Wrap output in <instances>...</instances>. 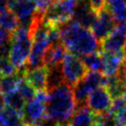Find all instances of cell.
Wrapping results in <instances>:
<instances>
[{
  "instance_id": "obj_12",
  "label": "cell",
  "mask_w": 126,
  "mask_h": 126,
  "mask_svg": "<svg viewBox=\"0 0 126 126\" xmlns=\"http://www.w3.org/2000/svg\"><path fill=\"white\" fill-rule=\"evenodd\" d=\"M62 42L49 46L44 56V66L47 69L62 65L63 60L68 52Z\"/></svg>"
},
{
  "instance_id": "obj_10",
  "label": "cell",
  "mask_w": 126,
  "mask_h": 126,
  "mask_svg": "<svg viewBox=\"0 0 126 126\" xmlns=\"http://www.w3.org/2000/svg\"><path fill=\"white\" fill-rule=\"evenodd\" d=\"M96 19L97 14L93 11L86 0H81V2H78L72 20L77 21L83 27L91 29Z\"/></svg>"
},
{
  "instance_id": "obj_11",
  "label": "cell",
  "mask_w": 126,
  "mask_h": 126,
  "mask_svg": "<svg viewBox=\"0 0 126 126\" xmlns=\"http://www.w3.org/2000/svg\"><path fill=\"white\" fill-rule=\"evenodd\" d=\"M126 47V37L115 28L112 33L101 42V51L114 54H123Z\"/></svg>"
},
{
  "instance_id": "obj_20",
  "label": "cell",
  "mask_w": 126,
  "mask_h": 126,
  "mask_svg": "<svg viewBox=\"0 0 126 126\" xmlns=\"http://www.w3.org/2000/svg\"><path fill=\"white\" fill-rule=\"evenodd\" d=\"M13 33L0 27V58H9L11 49Z\"/></svg>"
},
{
  "instance_id": "obj_24",
  "label": "cell",
  "mask_w": 126,
  "mask_h": 126,
  "mask_svg": "<svg viewBox=\"0 0 126 126\" xmlns=\"http://www.w3.org/2000/svg\"><path fill=\"white\" fill-rule=\"evenodd\" d=\"M117 126H126V104L117 114L114 115Z\"/></svg>"
},
{
  "instance_id": "obj_7",
  "label": "cell",
  "mask_w": 126,
  "mask_h": 126,
  "mask_svg": "<svg viewBox=\"0 0 126 126\" xmlns=\"http://www.w3.org/2000/svg\"><path fill=\"white\" fill-rule=\"evenodd\" d=\"M8 8L18 17L20 26L30 28L36 15V5L34 0L29 2H19L17 0H8Z\"/></svg>"
},
{
  "instance_id": "obj_5",
  "label": "cell",
  "mask_w": 126,
  "mask_h": 126,
  "mask_svg": "<svg viewBox=\"0 0 126 126\" xmlns=\"http://www.w3.org/2000/svg\"><path fill=\"white\" fill-rule=\"evenodd\" d=\"M62 73L64 82L73 87L85 77L88 70L80 57L68 52L62 63Z\"/></svg>"
},
{
  "instance_id": "obj_27",
  "label": "cell",
  "mask_w": 126,
  "mask_h": 126,
  "mask_svg": "<svg viewBox=\"0 0 126 126\" xmlns=\"http://www.w3.org/2000/svg\"><path fill=\"white\" fill-rule=\"evenodd\" d=\"M19 2H29V1H33V0H17Z\"/></svg>"
},
{
  "instance_id": "obj_18",
  "label": "cell",
  "mask_w": 126,
  "mask_h": 126,
  "mask_svg": "<svg viewBox=\"0 0 126 126\" xmlns=\"http://www.w3.org/2000/svg\"><path fill=\"white\" fill-rule=\"evenodd\" d=\"M81 59L83 60V64L85 65L86 69L89 71H96L101 72L104 71V62L101 52L90 54V55L81 57Z\"/></svg>"
},
{
  "instance_id": "obj_6",
  "label": "cell",
  "mask_w": 126,
  "mask_h": 126,
  "mask_svg": "<svg viewBox=\"0 0 126 126\" xmlns=\"http://www.w3.org/2000/svg\"><path fill=\"white\" fill-rule=\"evenodd\" d=\"M112 97L105 86L94 90L88 97L87 107L94 115H104L110 112Z\"/></svg>"
},
{
  "instance_id": "obj_14",
  "label": "cell",
  "mask_w": 126,
  "mask_h": 126,
  "mask_svg": "<svg viewBox=\"0 0 126 126\" xmlns=\"http://www.w3.org/2000/svg\"><path fill=\"white\" fill-rule=\"evenodd\" d=\"M95 115L89 110L88 107L77 109L73 116L69 122L70 126H93Z\"/></svg>"
},
{
  "instance_id": "obj_31",
  "label": "cell",
  "mask_w": 126,
  "mask_h": 126,
  "mask_svg": "<svg viewBox=\"0 0 126 126\" xmlns=\"http://www.w3.org/2000/svg\"><path fill=\"white\" fill-rule=\"evenodd\" d=\"M125 2H126V0H125Z\"/></svg>"
},
{
  "instance_id": "obj_22",
  "label": "cell",
  "mask_w": 126,
  "mask_h": 126,
  "mask_svg": "<svg viewBox=\"0 0 126 126\" xmlns=\"http://www.w3.org/2000/svg\"><path fill=\"white\" fill-rule=\"evenodd\" d=\"M18 72L8 58H0V75L1 77L14 75Z\"/></svg>"
},
{
  "instance_id": "obj_3",
  "label": "cell",
  "mask_w": 126,
  "mask_h": 126,
  "mask_svg": "<svg viewBox=\"0 0 126 126\" xmlns=\"http://www.w3.org/2000/svg\"><path fill=\"white\" fill-rule=\"evenodd\" d=\"M32 48V37L29 28L20 26L13 33L9 60L17 71H22L26 68L29 57Z\"/></svg>"
},
{
  "instance_id": "obj_9",
  "label": "cell",
  "mask_w": 126,
  "mask_h": 126,
  "mask_svg": "<svg viewBox=\"0 0 126 126\" xmlns=\"http://www.w3.org/2000/svg\"><path fill=\"white\" fill-rule=\"evenodd\" d=\"M22 72L26 82L30 83L34 90L37 92H47L48 70L46 66H41L32 70L24 69Z\"/></svg>"
},
{
  "instance_id": "obj_16",
  "label": "cell",
  "mask_w": 126,
  "mask_h": 126,
  "mask_svg": "<svg viewBox=\"0 0 126 126\" xmlns=\"http://www.w3.org/2000/svg\"><path fill=\"white\" fill-rule=\"evenodd\" d=\"M3 100H4V103L7 108L14 110L17 113H19L20 116H22L24 108L26 106V101L24 100L23 97L20 95V94L18 91L4 94Z\"/></svg>"
},
{
  "instance_id": "obj_1",
  "label": "cell",
  "mask_w": 126,
  "mask_h": 126,
  "mask_svg": "<svg viewBox=\"0 0 126 126\" xmlns=\"http://www.w3.org/2000/svg\"><path fill=\"white\" fill-rule=\"evenodd\" d=\"M60 37L63 45L71 53L78 57L101 52V42L90 29L71 20L59 26Z\"/></svg>"
},
{
  "instance_id": "obj_30",
  "label": "cell",
  "mask_w": 126,
  "mask_h": 126,
  "mask_svg": "<svg viewBox=\"0 0 126 126\" xmlns=\"http://www.w3.org/2000/svg\"><path fill=\"white\" fill-rule=\"evenodd\" d=\"M0 77H1V75H0Z\"/></svg>"
},
{
  "instance_id": "obj_29",
  "label": "cell",
  "mask_w": 126,
  "mask_h": 126,
  "mask_svg": "<svg viewBox=\"0 0 126 126\" xmlns=\"http://www.w3.org/2000/svg\"><path fill=\"white\" fill-rule=\"evenodd\" d=\"M0 94H1V90H0Z\"/></svg>"
},
{
  "instance_id": "obj_4",
  "label": "cell",
  "mask_w": 126,
  "mask_h": 126,
  "mask_svg": "<svg viewBox=\"0 0 126 126\" xmlns=\"http://www.w3.org/2000/svg\"><path fill=\"white\" fill-rule=\"evenodd\" d=\"M47 99V92H37L35 97L26 103L21 116L25 126H40L47 122L46 104Z\"/></svg>"
},
{
  "instance_id": "obj_28",
  "label": "cell",
  "mask_w": 126,
  "mask_h": 126,
  "mask_svg": "<svg viewBox=\"0 0 126 126\" xmlns=\"http://www.w3.org/2000/svg\"><path fill=\"white\" fill-rule=\"evenodd\" d=\"M40 126H50V125H48V124H47L46 122H44L43 124H41V125H40Z\"/></svg>"
},
{
  "instance_id": "obj_8",
  "label": "cell",
  "mask_w": 126,
  "mask_h": 126,
  "mask_svg": "<svg viewBox=\"0 0 126 126\" xmlns=\"http://www.w3.org/2000/svg\"><path fill=\"white\" fill-rule=\"evenodd\" d=\"M117 22L111 12L106 8L97 15V19L92 26V32L97 39L102 42L115 30Z\"/></svg>"
},
{
  "instance_id": "obj_25",
  "label": "cell",
  "mask_w": 126,
  "mask_h": 126,
  "mask_svg": "<svg viewBox=\"0 0 126 126\" xmlns=\"http://www.w3.org/2000/svg\"><path fill=\"white\" fill-rule=\"evenodd\" d=\"M93 126H110V125H108L106 122H103L102 120L99 118L98 115H95V120H94V123Z\"/></svg>"
},
{
  "instance_id": "obj_17",
  "label": "cell",
  "mask_w": 126,
  "mask_h": 126,
  "mask_svg": "<svg viewBox=\"0 0 126 126\" xmlns=\"http://www.w3.org/2000/svg\"><path fill=\"white\" fill-rule=\"evenodd\" d=\"M105 8L111 12L117 23L126 20L125 0H106Z\"/></svg>"
},
{
  "instance_id": "obj_2",
  "label": "cell",
  "mask_w": 126,
  "mask_h": 126,
  "mask_svg": "<svg viewBox=\"0 0 126 126\" xmlns=\"http://www.w3.org/2000/svg\"><path fill=\"white\" fill-rule=\"evenodd\" d=\"M47 122H53L55 123H66L68 121L70 122L77 109L72 87L64 83L56 88L47 91Z\"/></svg>"
},
{
  "instance_id": "obj_32",
  "label": "cell",
  "mask_w": 126,
  "mask_h": 126,
  "mask_svg": "<svg viewBox=\"0 0 126 126\" xmlns=\"http://www.w3.org/2000/svg\"><path fill=\"white\" fill-rule=\"evenodd\" d=\"M24 126H25V125H24Z\"/></svg>"
},
{
  "instance_id": "obj_13",
  "label": "cell",
  "mask_w": 126,
  "mask_h": 126,
  "mask_svg": "<svg viewBox=\"0 0 126 126\" xmlns=\"http://www.w3.org/2000/svg\"><path fill=\"white\" fill-rule=\"evenodd\" d=\"M101 55H102L103 62H104L103 74L106 77L115 75L124 64V53L114 54V53L101 51Z\"/></svg>"
},
{
  "instance_id": "obj_23",
  "label": "cell",
  "mask_w": 126,
  "mask_h": 126,
  "mask_svg": "<svg viewBox=\"0 0 126 126\" xmlns=\"http://www.w3.org/2000/svg\"><path fill=\"white\" fill-rule=\"evenodd\" d=\"M88 3L93 11L95 12L97 15L106 7V0H88Z\"/></svg>"
},
{
  "instance_id": "obj_15",
  "label": "cell",
  "mask_w": 126,
  "mask_h": 126,
  "mask_svg": "<svg viewBox=\"0 0 126 126\" xmlns=\"http://www.w3.org/2000/svg\"><path fill=\"white\" fill-rule=\"evenodd\" d=\"M22 79H23L22 71H18L14 75L1 77L0 78V90H1V93H4L5 94H7L18 91L20 83Z\"/></svg>"
},
{
  "instance_id": "obj_19",
  "label": "cell",
  "mask_w": 126,
  "mask_h": 126,
  "mask_svg": "<svg viewBox=\"0 0 126 126\" xmlns=\"http://www.w3.org/2000/svg\"><path fill=\"white\" fill-rule=\"evenodd\" d=\"M0 27L11 32H15L20 27V21L14 12L9 9L0 13Z\"/></svg>"
},
{
  "instance_id": "obj_21",
  "label": "cell",
  "mask_w": 126,
  "mask_h": 126,
  "mask_svg": "<svg viewBox=\"0 0 126 126\" xmlns=\"http://www.w3.org/2000/svg\"><path fill=\"white\" fill-rule=\"evenodd\" d=\"M18 92L23 97V99L26 101V103L32 101V99L35 97L36 94H37L36 91L33 89V87L32 86L30 83H28L26 82V80L24 79V76H23V79L21 80V82L20 83Z\"/></svg>"
},
{
  "instance_id": "obj_26",
  "label": "cell",
  "mask_w": 126,
  "mask_h": 126,
  "mask_svg": "<svg viewBox=\"0 0 126 126\" xmlns=\"http://www.w3.org/2000/svg\"><path fill=\"white\" fill-rule=\"evenodd\" d=\"M54 126H70L69 123H55Z\"/></svg>"
}]
</instances>
